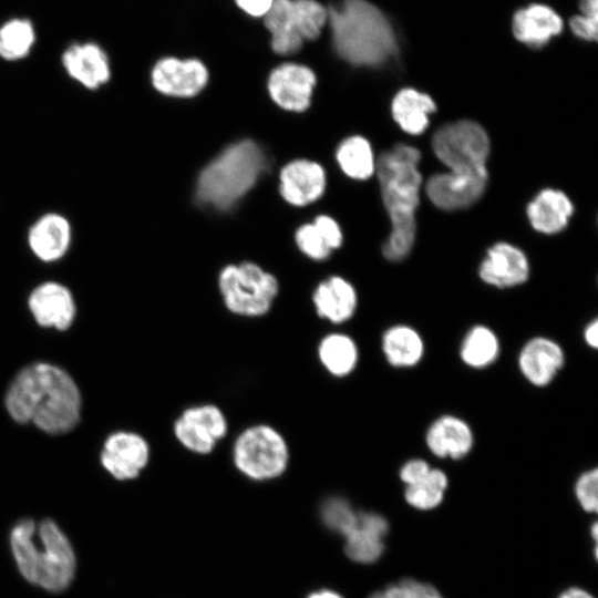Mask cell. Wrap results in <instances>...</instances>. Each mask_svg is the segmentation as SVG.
<instances>
[{
    "mask_svg": "<svg viewBox=\"0 0 598 598\" xmlns=\"http://www.w3.org/2000/svg\"><path fill=\"white\" fill-rule=\"evenodd\" d=\"M9 546L16 566L29 584L45 591H65L76 574L73 545L52 518L19 519L10 529Z\"/></svg>",
    "mask_w": 598,
    "mask_h": 598,
    "instance_id": "7a4b0ae2",
    "label": "cell"
},
{
    "mask_svg": "<svg viewBox=\"0 0 598 598\" xmlns=\"http://www.w3.org/2000/svg\"><path fill=\"white\" fill-rule=\"evenodd\" d=\"M518 369L525 380L534 386L550 384L565 364L561 346L547 337H534L522 347Z\"/></svg>",
    "mask_w": 598,
    "mask_h": 598,
    "instance_id": "9a60e30c",
    "label": "cell"
},
{
    "mask_svg": "<svg viewBox=\"0 0 598 598\" xmlns=\"http://www.w3.org/2000/svg\"><path fill=\"white\" fill-rule=\"evenodd\" d=\"M317 315L330 323L341 324L349 321L358 307L354 287L340 276L322 280L312 295Z\"/></svg>",
    "mask_w": 598,
    "mask_h": 598,
    "instance_id": "cb8c5ba5",
    "label": "cell"
},
{
    "mask_svg": "<svg viewBox=\"0 0 598 598\" xmlns=\"http://www.w3.org/2000/svg\"><path fill=\"white\" fill-rule=\"evenodd\" d=\"M327 22V6L319 0H274L262 17L270 48L278 55L295 54L305 41L318 40Z\"/></svg>",
    "mask_w": 598,
    "mask_h": 598,
    "instance_id": "8992f818",
    "label": "cell"
},
{
    "mask_svg": "<svg viewBox=\"0 0 598 598\" xmlns=\"http://www.w3.org/2000/svg\"><path fill=\"white\" fill-rule=\"evenodd\" d=\"M558 598H594L582 588L571 587L563 591Z\"/></svg>",
    "mask_w": 598,
    "mask_h": 598,
    "instance_id": "7bdbcfd3",
    "label": "cell"
},
{
    "mask_svg": "<svg viewBox=\"0 0 598 598\" xmlns=\"http://www.w3.org/2000/svg\"><path fill=\"white\" fill-rule=\"evenodd\" d=\"M480 278L496 288H512L524 283L529 276L526 255L507 243L491 247L478 268Z\"/></svg>",
    "mask_w": 598,
    "mask_h": 598,
    "instance_id": "e0dca14e",
    "label": "cell"
},
{
    "mask_svg": "<svg viewBox=\"0 0 598 598\" xmlns=\"http://www.w3.org/2000/svg\"><path fill=\"white\" fill-rule=\"evenodd\" d=\"M231 458L236 470L250 481L280 477L289 465V446L283 435L269 424L244 429L235 439Z\"/></svg>",
    "mask_w": 598,
    "mask_h": 598,
    "instance_id": "52a82bcc",
    "label": "cell"
},
{
    "mask_svg": "<svg viewBox=\"0 0 598 598\" xmlns=\"http://www.w3.org/2000/svg\"><path fill=\"white\" fill-rule=\"evenodd\" d=\"M218 288L226 309L247 318L268 313L279 291L277 278L254 262L226 266Z\"/></svg>",
    "mask_w": 598,
    "mask_h": 598,
    "instance_id": "ba28073f",
    "label": "cell"
},
{
    "mask_svg": "<svg viewBox=\"0 0 598 598\" xmlns=\"http://www.w3.org/2000/svg\"><path fill=\"white\" fill-rule=\"evenodd\" d=\"M326 173L321 165L308 159L288 163L280 173V194L291 205L305 206L324 192Z\"/></svg>",
    "mask_w": 598,
    "mask_h": 598,
    "instance_id": "7402d4cb",
    "label": "cell"
},
{
    "mask_svg": "<svg viewBox=\"0 0 598 598\" xmlns=\"http://www.w3.org/2000/svg\"><path fill=\"white\" fill-rule=\"evenodd\" d=\"M578 4L582 16L598 19V0H579Z\"/></svg>",
    "mask_w": 598,
    "mask_h": 598,
    "instance_id": "b9f144b4",
    "label": "cell"
},
{
    "mask_svg": "<svg viewBox=\"0 0 598 598\" xmlns=\"http://www.w3.org/2000/svg\"><path fill=\"white\" fill-rule=\"evenodd\" d=\"M313 225L324 238L331 250L337 249L342 244V233L337 221L326 215H320L313 220Z\"/></svg>",
    "mask_w": 598,
    "mask_h": 598,
    "instance_id": "8d00e7d4",
    "label": "cell"
},
{
    "mask_svg": "<svg viewBox=\"0 0 598 598\" xmlns=\"http://www.w3.org/2000/svg\"><path fill=\"white\" fill-rule=\"evenodd\" d=\"M296 243L299 249L313 260H324L332 252L313 223L305 224L298 228Z\"/></svg>",
    "mask_w": 598,
    "mask_h": 598,
    "instance_id": "e575fe53",
    "label": "cell"
},
{
    "mask_svg": "<svg viewBox=\"0 0 598 598\" xmlns=\"http://www.w3.org/2000/svg\"><path fill=\"white\" fill-rule=\"evenodd\" d=\"M425 443L429 451L437 457L460 460L472 451L474 433L465 420L444 414L429 425Z\"/></svg>",
    "mask_w": 598,
    "mask_h": 598,
    "instance_id": "ffe728a7",
    "label": "cell"
},
{
    "mask_svg": "<svg viewBox=\"0 0 598 598\" xmlns=\"http://www.w3.org/2000/svg\"><path fill=\"white\" fill-rule=\"evenodd\" d=\"M501 343L496 333L487 326H473L464 336L460 347L463 363L473 369L492 365L498 358Z\"/></svg>",
    "mask_w": 598,
    "mask_h": 598,
    "instance_id": "f546056e",
    "label": "cell"
},
{
    "mask_svg": "<svg viewBox=\"0 0 598 598\" xmlns=\"http://www.w3.org/2000/svg\"><path fill=\"white\" fill-rule=\"evenodd\" d=\"M569 27L577 38L585 41H597L598 19L575 14L569 19Z\"/></svg>",
    "mask_w": 598,
    "mask_h": 598,
    "instance_id": "74e56055",
    "label": "cell"
},
{
    "mask_svg": "<svg viewBox=\"0 0 598 598\" xmlns=\"http://www.w3.org/2000/svg\"><path fill=\"white\" fill-rule=\"evenodd\" d=\"M487 169L473 173L435 174L429 178L425 192L439 208L456 210L474 204L484 193Z\"/></svg>",
    "mask_w": 598,
    "mask_h": 598,
    "instance_id": "4fadbf2b",
    "label": "cell"
},
{
    "mask_svg": "<svg viewBox=\"0 0 598 598\" xmlns=\"http://www.w3.org/2000/svg\"><path fill=\"white\" fill-rule=\"evenodd\" d=\"M432 467L422 458H411L400 468V480L408 485H412L426 476Z\"/></svg>",
    "mask_w": 598,
    "mask_h": 598,
    "instance_id": "f35d334b",
    "label": "cell"
},
{
    "mask_svg": "<svg viewBox=\"0 0 598 598\" xmlns=\"http://www.w3.org/2000/svg\"><path fill=\"white\" fill-rule=\"evenodd\" d=\"M315 72L305 64L286 62L271 70L267 87L272 101L287 111H306L316 85Z\"/></svg>",
    "mask_w": 598,
    "mask_h": 598,
    "instance_id": "5bb4252c",
    "label": "cell"
},
{
    "mask_svg": "<svg viewBox=\"0 0 598 598\" xmlns=\"http://www.w3.org/2000/svg\"><path fill=\"white\" fill-rule=\"evenodd\" d=\"M307 598H343L339 592L331 589H319L312 591Z\"/></svg>",
    "mask_w": 598,
    "mask_h": 598,
    "instance_id": "ee69618b",
    "label": "cell"
},
{
    "mask_svg": "<svg viewBox=\"0 0 598 598\" xmlns=\"http://www.w3.org/2000/svg\"><path fill=\"white\" fill-rule=\"evenodd\" d=\"M336 157L343 173L354 179L369 178L375 168L370 143L362 136H351L342 141Z\"/></svg>",
    "mask_w": 598,
    "mask_h": 598,
    "instance_id": "4dcf8cb0",
    "label": "cell"
},
{
    "mask_svg": "<svg viewBox=\"0 0 598 598\" xmlns=\"http://www.w3.org/2000/svg\"><path fill=\"white\" fill-rule=\"evenodd\" d=\"M150 78L153 87L161 94L192 97L206 86L209 73L199 59L164 56L154 63Z\"/></svg>",
    "mask_w": 598,
    "mask_h": 598,
    "instance_id": "7c38bea8",
    "label": "cell"
},
{
    "mask_svg": "<svg viewBox=\"0 0 598 598\" xmlns=\"http://www.w3.org/2000/svg\"><path fill=\"white\" fill-rule=\"evenodd\" d=\"M369 598H443L432 585L405 578L398 584L388 586L381 591H375Z\"/></svg>",
    "mask_w": 598,
    "mask_h": 598,
    "instance_id": "836d02e7",
    "label": "cell"
},
{
    "mask_svg": "<svg viewBox=\"0 0 598 598\" xmlns=\"http://www.w3.org/2000/svg\"><path fill=\"white\" fill-rule=\"evenodd\" d=\"M38 42V28L28 16H10L0 22V60L18 62L32 53Z\"/></svg>",
    "mask_w": 598,
    "mask_h": 598,
    "instance_id": "4316f807",
    "label": "cell"
},
{
    "mask_svg": "<svg viewBox=\"0 0 598 598\" xmlns=\"http://www.w3.org/2000/svg\"><path fill=\"white\" fill-rule=\"evenodd\" d=\"M6 406L17 422H31L48 433L60 434L78 423L81 396L66 372L48 363H35L14 378Z\"/></svg>",
    "mask_w": 598,
    "mask_h": 598,
    "instance_id": "6da1fadb",
    "label": "cell"
},
{
    "mask_svg": "<svg viewBox=\"0 0 598 598\" xmlns=\"http://www.w3.org/2000/svg\"><path fill=\"white\" fill-rule=\"evenodd\" d=\"M381 349L386 362L393 368H413L423 359L425 346L417 330L408 324L388 328L381 339Z\"/></svg>",
    "mask_w": 598,
    "mask_h": 598,
    "instance_id": "484cf974",
    "label": "cell"
},
{
    "mask_svg": "<svg viewBox=\"0 0 598 598\" xmlns=\"http://www.w3.org/2000/svg\"><path fill=\"white\" fill-rule=\"evenodd\" d=\"M318 358L326 371L336 378L350 375L359 362V348L348 334L331 332L318 344Z\"/></svg>",
    "mask_w": 598,
    "mask_h": 598,
    "instance_id": "f1b7e54d",
    "label": "cell"
},
{
    "mask_svg": "<svg viewBox=\"0 0 598 598\" xmlns=\"http://www.w3.org/2000/svg\"><path fill=\"white\" fill-rule=\"evenodd\" d=\"M265 165V155L254 141L234 143L202 171L196 196L213 208L229 209L255 185Z\"/></svg>",
    "mask_w": 598,
    "mask_h": 598,
    "instance_id": "5b68a950",
    "label": "cell"
},
{
    "mask_svg": "<svg viewBox=\"0 0 598 598\" xmlns=\"http://www.w3.org/2000/svg\"><path fill=\"white\" fill-rule=\"evenodd\" d=\"M174 435L187 451L207 455L228 431L223 410L216 404L205 403L185 409L174 422Z\"/></svg>",
    "mask_w": 598,
    "mask_h": 598,
    "instance_id": "30bf717a",
    "label": "cell"
},
{
    "mask_svg": "<svg viewBox=\"0 0 598 598\" xmlns=\"http://www.w3.org/2000/svg\"><path fill=\"white\" fill-rule=\"evenodd\" d=\"M584 340L592 349L598 347V320L592 319L584 329Z\"/></svg>",
    "mask_w": 598,
    "mask_h": 598,
    "instance_id": "60d3db41",
    "label": "cell"
},
{
    "mask_svg": "<svg viewBox=\"0 0 598 598\" xmlns=\"http://www.w3.org/2000/svg\"><path fill=\"white\" fill-rule=\"evenodd\" d=\"M432 147L452 173L486 169L489 138L476 122L463 120L441 126L433 135Z\"/></svg>",
    "mask_w": 598,
    "mask_h": 598,
    "instance_id": "9c48e42d",
    "label": "cell"
},
{
    "mask_svg": "<svg viewBox=\"0 0 598 598\" xmlns=\"http://www.w3.org/2000/svg\"><path fill=\"white\" fill-rule=\"evenodd\" d=\"M388 530V520L382 515L358 512L355 526L343 537L346 555L354 563H375L384 551Z\"/></svg>",
    "mask_w": 598,
    "mask_h": 598,
    "instance_id": "44dd1931",
    "label": "cell"
},
{
    "mask_svg": "<svg viewBox=\"0 0 598 598\" xmlns=\"http://www.w3.org/2000/svg\"><path fill=\"white\" fill-rule=\"evenodd\" d=\"M564 30L559 13L544 3H530L515 11L512 32L516 40L533 49L546 45Z\"/></svg>",
    "mask_w": 598,
    "mask_h": 598,
    "instance_id": "ac0fdd59",
    "label": "cell"
},
{
    "mask_svg": "<svg viewBox=\"0 0 598 598\" xmlns=\"http://www.w3.org/2000/svg\"><path fill=\"white\" fill-rule=\"evenodd\" d=\"M417 148L398 144L382 153L377 163L382 199L390 216L392 230L382 252L390 261L404 259L415 238V210L422 176Z\"/></svg>",
    "mask_w": 598,
    "mask_h": 598,
    "instance_id": "277c9868",
    "label": "cell"
},
{
    "mask_svg": "<svg viewBox=\"0 0 598 598\" xmlns=\"http://www.w3.org/2000/svg\"><path fill=\"white\" fill-rule=\"evenodd\" d=\"M598 471L588 470L579 475L575 484V495L584 511L597 512L598 508Z\"/></svg>",
    "mask_w": 598,
    "mask_h": 598,
    "instance_id": "d590c367",
    "label": "cell"
},
{
    "mask_svg": "<svg viewBox=\"0 0 598 598\" xmlns=\"http://www.w3.org/2000/svg\"><path fill=\"white\" fill-rule=\"evenodd\" d=\"M150 447L136 433L118 432L105 442L101 461L116 480H133L147 465Z\"/></svg>",
    "mask_w": 598,
    "mask_h": 598,
    "instance_id": "2e32d148",
    "label": "cell"
},
{
    "mask_svg": "<svg viewBox=\"0 0 598 598\" xmlns=\"http://www.w3.org/2000/svg\"><path fill=\"white\" fill-rule=\"evenodd\" d=\"M327 25L337 55L355 66H379L393 59L398 38L388 16L369 0L327 6Z\"/></svg>",
    "mask_w": 598,
    "mask_h": 598,
    "instance_id": "3957f363",
    "label": "cell"
},
{
    "mask_svg": "<svg viewBox=\"0 0 598 598\" xmlns=\"http://www.w3.org/2000/svg\"><path fill=\"white\" fill-rule=\"evenodd\" d=\"M573 210L570 199L563 192L544 189L529 203L527 215L537 231L556 234L566 227Z\"/></svg>",
    "mask_w": 598,
    "mask_h": 598,
    "instance_id": "d4e9b609",
    "label": "cell"
},
{
    "mask_svg": "<svg viewBox=\"0 0 598 598\" xmlns=\"http://www.w3.org/2000/svg\"><path fill=\"white\" fill-rule=\"evenodd\" d=\"M29 307L40 324L60 330L69 328L75 315L71 292L54 281L38 286L30 295Z\"/></svg>",
    "mask_w": 598,
    "mask_h": 598,
    "instance_id": "603a6c76",
    "label": "cell"
},
{
    "mask_svg": "<svg viewBox=\"0 0 598 598\" xmlns=\"http://www.w3.org/2000/svg\"><path fill=\"white\" fill-rule=\"evenodd\" d=\"M435 110V103L430 95L411 87L399 91L392 101L394 121L404 132L413 135L426 130L430 114Z\"/></svg>",
    "mask_w": 598,
    "mask_h": 598,
    "instance_id": "83f0119b",
    "label": "cell"
},
{
    "mask_svg": "<svg viewBox=\"0 0 598 598\" xmlns=\"http://www.w3.org/2000/svg\"><path fill=\"white\" fill-rule=\"evenodd\" d=\"M447 485L448 480L445 472L431 468L424 478L405 486L404 498L413 508L433 509L442 503Z\"/></svg>",
    "mask_w": 598,
    "mask_h": 598,
    "instance_id": "1f68e13d",
    "label": "cell"
},
{
    "mask_svg": "<svg viewBox=\"0 0 598 598\" xmlns=\"http://www.w3.org/2000/svg\"><path fill=\"white\" fill-rule=\"evenodd\" d=\"M319 513L323 525L343 537L355 526L358 519V512L341 496L326 498Z\"/></svg>",
    "mask_w": 598,
    "mask_h": 598,
    "instance_id": "d6a6232c",
    "label": "cell"
},
{
    "mask_svg": "<svg viewBox=\"0 0 598 598\" xmlns=\"http://www.w3.org/2000/svg\"><path fill=\"white\" fill-rule=\"evenodd\" d=\"M72 241L69 219L59 213L40 216L29 228L27 243L32 254L44 262L61 259Z\"/></svg>",
    "mask_w": 598,
    "mask_h": 598,
    "instance_id": "d6986e66",
    "label": "cell"
},
{
    "mask_svg": "<svg viewBox=\"0 0 598 598\" xmlns=\"http://www.w3.org/2000/svg\"><path fill=\"white\" fill-rule=\"evenodd\" d=\"M61 65L66 75L90 91L99 90L112 78L111 59L96 41H73L61 53Z\"/></svg>",
    "mask_w": 598,
    "mask_h": 598,
    "instance_id": "8fae6325",
    "label": "cell"
},
{
    "mask_svg": "<svg viewBox=\"0 0 598 598\" xmlns=\"http://www.w3.org/2000/svg\"><path fill=\"white\" fill-rule=\"evenodd\" d=\"M274 0H234L235 6L246 16L259 19L270 9Z\"/></svg>",
    "mask_w": 598,
    "mask_h": 598,
    "instance_id": "ab89813d",
    "label": "cell"
}]
</instances>
